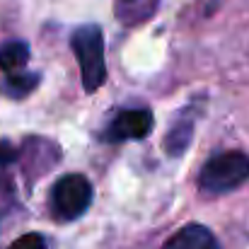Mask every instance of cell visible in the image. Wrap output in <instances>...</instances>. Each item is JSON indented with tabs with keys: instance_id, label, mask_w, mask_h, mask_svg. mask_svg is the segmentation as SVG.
<instances>
[{
	"instance_id": "obj_1",
	"label": "cell",
	"mask_w": 249,
	"mask_h": 249,
	"mask_svg": "<svg viewBox=\"0 0 249 249\" xmlns=\"http://www.w3.org/2000/svg\"><path fill=\"white\" fill-rule=\"evenodd\" d=\"M249 179V155L240 150H225L206 160L198 172V189L213 196L230 194Z\"/></svg>"
},
{
	"instance_id": "obj_2",
	"label": "cell",
	"mask_w": 249,
	"mask_h": 249,
	"mask_svg": "<svg viewBox=\"0 0 249 249\" xmlns=\"http://www.w3.org/2000/svg\"><path fill=\"white\" fill-rule=\"evenodd\" d=\"M71 49L80 66L85 92H97L107 83V63H104V34L99 24H83L71 36Z\"/></svg>"
},
{
	"instance_id": "obj_3",
	"label": "cell",
	"mask_w": 249,
	"mask_h": 249,
	"mask_svg": "<svg viewBox=\"0 0 249 249\" xmlns=\"http://www.w3.org/2000/svg\"><path fill=\"white\" fill-rule=\"evenodd\" d=\"M92 203V184L85 174H66L51 189V213L56 220L71 223L80 218Z\"/></svg>"
},
{
	"instance_id": "obj_4",
	"label": "cell",
	"mask_w": 249,
	"mask_h": 249,
	"mask_svg": "<svg viewBox=\"0 0 249 249\" xmlns=\"http://www.w3.org/2000/svg\"><path fill=\"white\" fill-rule=\"evenodd\" d=\"M155 124V116L150 109L138 107V109H121L109 126L102 131L104 143H126V141H143L150 136Z\"/></svg>"
},
{
	"instance_id": "obj_5",
	"label": "cell",
	"mask_w": 249,
	"mask_h": 249,
	"mask_svg": "<svg viewBox=\"0 0 249 249\" xmlns=\"http://www.w3.org/2000/svg\"><path fill=\"white\" fill-rule=\"evenodd\" d=\"M162 249H220V242L206 225L189 223V225L179 228L162 245Z\"/></svg>"
},
{
	"instance_id": "obj_6",
	"label": "cell",
	"mask_w": 249,
	"mask_h": 249,
	"mask_svg": "<svg viewBox=\"0 0 249 249\" xmlns=\"http://www.w3.org/2000/svg\"><path fill=\"white\" fill-rule=\"evenodd\" d=\"M29 63V46L27 41H7L5 46H0V71L7 75L15 73H24Z\"/></svg>"
},
{
	"instance_id": "obj_7",
	"label": "cell",
	"mask_w": 249,
	"mask_h": 249,
	"mask_svg": "<svg viewBox=\"0 0 249 249\" xmlns=\"http://www.w3.org/2000/svg\"><path fill=\"white\" fill-rule=\"evenodd\" d=\"M41 80L39 73H15V75H7L2 85H0V94L10 97V99H22L27 94H32L36 89V85Z\"/></svg>"
},
{
	"instance_id": "obj_8",
	"label": "cell",
	"mask_w": 249,
	"mask_h": 249,
	"mask_svg": "<svg viewBox=\"0 0 249 249\" xmlns=\"http://www.w3.org/2000/svg\"><path fill=\"white\" fill-rule=\"evenodd\" d=\"M191 133H194V121L191 119H179L165 138V150L169 155H184V150L191 143Z\"/></svg>"
},
{
	"instance_id": "obj_9",
	"label": "cell",
	"mask_w": 249,
	"mask_h": 249,
	"mask_svg": "<svg viewBox=\"0 0 249 249\" xmlns=\"http://www.w3.org/2000/svg\"><path fill=\"white\" fill-rule=\"evenodd\" d=\"M7 249H46V240L39 232H27V235L17 237Z\"/></svg>"
},
{
	"instance_id": "obj_10",
	"label": "cell",
	"mask_w": 249,
	"mask_h": 249,
	"mask_svg": "<svg viewBox=\"0 0 249 249\" xmlns=\"http://www.w3.org/2000/svg\"><path fill=\"white\" fill-rule=\"evenodd\" d=\"M19 158V150L10 141H0V165H10Z\"/></svg>"
},
{
	"instance_id": "obj_11",
	"label": "cell",
	"mask_w": 249,
	"mask_h": 249,
	"mask_svg": "<svg viewBox=\"0 0 249 249\" xmlns=\"http://www.w3.org/2000/svg\"><path fill=\"white\" fill-rule=\"evenodd\" d=\"M124 2H131V0H124Z\"/></svg>"
}]
</instances>
